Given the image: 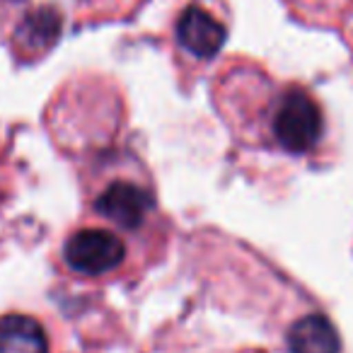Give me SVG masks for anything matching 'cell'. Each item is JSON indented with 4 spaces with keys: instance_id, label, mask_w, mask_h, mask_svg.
Masks as SVG:
<instances>
[{
    "instance_id": "1",
    "label": "cell",
    "mask_w": 353,
    "mask_h": 353,
    "mask_svg": "<svg viewBox=\"0 0 353 353\" xmlns=\"http://www.w3.org/2000/svg\"><path fill=\"white\" fill-rule=\"evenodd\" d=\"M271 138L283 152L305 155L319 145L324 136V114L312 94L303 88H285L269 119Z\"/></svg>"
},
{
    "instance_id": "2",
    "label": "cell",
    "mask_w": 353,
    "mask_h": 353,
    "mask_svg": "<svg viewBox=\"0 0 353 353\" xmlns=\"http://www.w3.org/2000/svg\"><path fill=\"white\" fill-rule=\"evenodd\" d=\"M63 259L73 271L85 276H104L126 259V245L107 228L75 230L63 245Z\"/></svg>"
},
{
    "instance_id": "3",
    "label": "cell",
    "mask_w": 353,
    "mask_h": 353,
    "mask_svg": "<svg viewBox=\"0 0 353 353\" xmlns=\"http://www.w3.org/2000/svg\"><path fill=\"white\" fill-rule=\"evenodd\" d=\"M94 211L121 230L138 232L155 213V196L136 179H114L94 199Z\"/></svg>"
},
{
    "instance_id": "4",
    "label": "cell",
    "mask_w": 353,
    "mask_h": 353,
    "mask_svg": "<svg viewBox=\"0 0 353 353\" xmlns=\"http://www.w3.org/2000/svg\"><path fill=\"white\" fill-rule=\"evenodd\" d=\"M174 37L187 54L199 61H211L221 54L228 39V27L201 6H187L174 25Z\"/></svg>"
},
{
    "instance_id": "5",
    "label": "cell",
    "mask_w": 353,
    "mask_h": 353,
    "mask_svg": "<svg viewBox=\"0 0 353 353\" xmlns=\"http://www.w3.org/2000/svg\"><path fill=\"white\" fill-rule=\"evenodd\" d=\"M290 353H339V339L334 324L324 314H305L288 329Z\"/></svg>"
},
{
    "instance_id": "6",
    "label": "cell",
    "mask_w": 353,
    "mask_h": 353,
    "mask_svg": "<svg viewBox=\"0 0 353 353\" xmlns=\"http://www.w3.org/2000/svg\"><path fill=\"white\" fill-rule=\"evenodd\" d=\"M0 353H49L44 327L27 314L0 317Z\"/></svg>"
},
{
    "instance_id": "7",
    "label": "cell",
    "mask_w": 353,
    "mask_h": 353,
    "mask_svg": "<svg viewBox=\"0 0 353 353\" xmlns=\"http://www.w3.org/2000/svg\"><path fill=\"white\" fill-rule=\"evenodd\" d=\"M61 34V15L54 8H39L37 12L27 15L22 22L20 32H17V41L22 49L30 54H41L46 51Z\"/></svg>"
}]
</instances>
